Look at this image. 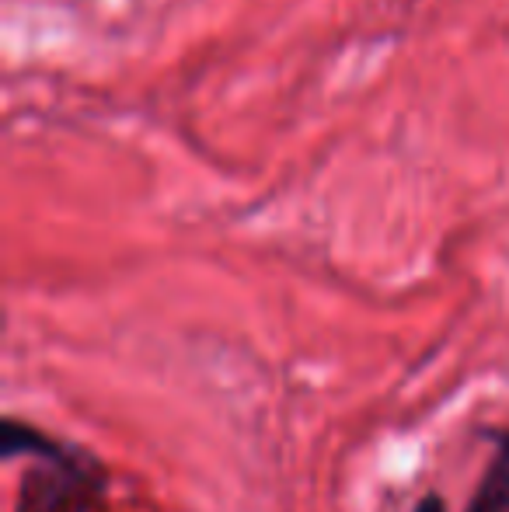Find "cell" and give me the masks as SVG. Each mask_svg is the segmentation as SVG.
I'll return each mask as SVG.
<instances>
[{
  "label": "cell",
  "mask_w": 509,
  "mask_h": 512,
  "mask_svg": "<svg viewBox=\"0 0 509 512\" xmlns=\"http://www.w3.org/2000/svg\"><path fill=\"white\" fill-rule=\"evenodd\" d=\"M95 464L84 453L70 450L60 460H46V471L28 474L21 492V512H81L84 502L98 492Z\"/></svg>",
  "instance_id": "obj_1"
},
{
  "label": "cell",
  "mask_w": 509,
  "mask_h": 512,
  "mask_svg": "<svg viewBox=\"0 0 509 512\" xmlns=\"http://www.w3.org/2000/svg\"><path fill=\"white\" fill-rule=\"evenodd\" d=\"M496 443H499V453L489 471H485L468 512H509V432L496 436Z\"/></svg>",
  "instance_id": "obj_2"
},
{
  "label": "cell",
  "mask_w": 509,
  "mask_h": 512,
  "mask_svg": "<svg viewBox=\"0 0 509 512\" xmlns=\"http://www.w3.org/2000/svg\"><path fill=\"white\" fill-rule=\"evenodd\" d=\"M415 512H443V499L440 495H426V499L415 506Z\"/></svg>",
  "instance_id": "obj_3"
}]
</instances>
